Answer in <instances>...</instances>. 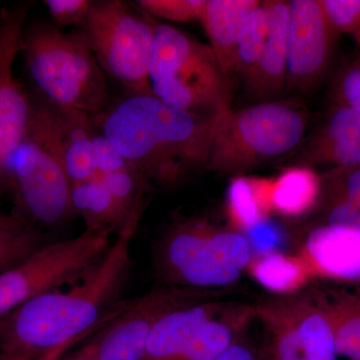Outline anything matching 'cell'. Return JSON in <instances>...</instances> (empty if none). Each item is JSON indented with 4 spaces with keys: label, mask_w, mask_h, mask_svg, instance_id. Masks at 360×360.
<instances>
[{
    "label": "cell",
    "mask_w": 360,
    "mask_h": 360,
    "mask_svg": "<svg viewBox=\"0 0 360 360\" xmlns=\"http://www.w3.org/2000/svg\"><path fill=\"white\" fill-rule=\"evenodd\" d=\"M148 203L134 210L105 255L77 283L0 317V352L39 360L63 343L97 333L120 311L127 302H113L129 274L132 240Z\"/></svg>",
    "instance_id": "cell-1"
},
{
    "label": "cell",
    "mask_w": 360,
    "mask_h": 360,
    "mask_svg": "<svg viewBox=\"0 0 360 360\" xmlns=\"http://www.w3.org/2000/svg\"><path fill=\"white\" fill-rule=\"evenodd\" d=\"M213 117L175 110L153 94H125L98 115L96 127L149 186H174L206 165Z\"/></svg>",
    "instance_id": "cell-2"
},
{
    "label": "cell",
    "mask_w": 360,
    "mask_h": 360,
    "mask_svg": "<svg viewBox=\"0 0 360 360\" xmlns=\"http://www.w3.org/2000/svg\"><path fill=\"white\" fill-rule=\"evenodd\" d=\"M20 52L33 92L46 103L96 115L112 101L106 75L79 33L34 21L25 25Z\"/></svg>",
    "instance_id": "cell-3"
},
{
    "label": "cell",
    "mask_w": 360,
    "mask_h": 360,
    "mask_svg": "<svg viewBox=\"0 0 360 360\" xmlns=\"http://www.w3.org/2000/svg\"><path fill=\"white\" fill-rule=\"evenodd\" d=\"M252 251L245 234L205 219H180L155 246V271L170 286L219 290L240 278Z\"/></svg>",
    "instance_id": "cell-4"
},
{
    "label": "cell",
    "mask_w": 360,
    "mask_h": 360,
    "mask_svg": "<svg viewBox=\"0 0 360 360\" xmlns=\"http://www.w3.org/2000/svg\"><path fill=\"white\" fill-rule=\"evenodd\" d=\"M153 96L175 110L213 117L231 110L229 77L212 49L167 25H156L149 59Z\"/></svg>",
    "instance_id": "cell-5"
},
{
    "label": "cell",
    "mask_w": 360,
    "mask_h": 360,
    "mask_svg": "<svg viewBox=\"0 0 360 360\" xmlns=\"http://www.w3.org/2000/svg\"><path fill=\"white\" fill-rule=\"evenodd\" d=\"M307 129V116L295 106L264 103L214 116L206 167L234 174L292 150Z\"/></svg>",
    "instance_id": "cell-6"
},
{
    "label": "cell",
    "mask_w": 360,
    "mask_h": 360,
    "mask_svg": "<svg viewBox=\"0 0 360 360\" xmlns=\"http://www.w3.org/2000/svg\"><path fill=\"white\" fill-rule=\"evenodd\" d=\"M30 127L11 163L15 212L44 227L63 224L73 214L71 184L46 111L32 92Z\"/></svg>",
    "instance_id": "cell-7"
},
{
    "label": "cell",
    "mask_w": 360,
    "mask_h": 360,
    "mask_svg": "<svg viewBox=\"0 0 360 360\" xmlns=\"http://www.w3.org/2000/svg\"><path fill=\"white\" fill-rule=\"evenodd\" d=\"M155 28L148 14L127 2L92 0L75 32L89 44L104 73L127 94H153L148 66Z\"/></svg>",
    "instance_id": "cell-8"
},
{
    "label": "cell",
    "mask_w": 360,
    "mask_h": 360,
    "mask_svg": "<svg viewBox=\"0 0 360 360\" xmlns=\"http://www.w3.org/2000/svg\"><path fill=\"white\" fill-rule=\"evenodd\" d=\"M111 233L85 229L52 241L22 264L0 274V317L37 296L77 283L110 248Z\"/></svg>",
    "instance_id": "cell-9"
},
{
    "label": "cell",
    "mask_w": 360,
    "mask_h": 360,
    "mask_svg": "<svg viewBox=\"0 0 360 360\" xmlns=\"http://www.w3.org/2000/svg\"><path fill=\"white\" fill-rule=\"evenodd\" d=\"M269 360H336L335 336L312 293L271 296L255 303Z\"/></svg>",
    "instance_id": "cell-10"
},
{
    "label": "cell",
    "mask_w": 360,
    "mask_h": 360,
    "mask_svg": "<svg viewBox=\"0 0 360 360\" xmlns=\"http://www.w3.org/2000/svg\"><path fill=\"white\" fill-rule=\"evenodd\" d=\"M219 291L170 285L149 291L125 302L80 352L90 360H141L149 335L165 315L212 300Z\"/></svg>",
    "instance_id": "cell-11"
},
{
    "label": "cell",
    "mask_w": 360,
    "mask_h": 360,
    "mask_svg": "<svg viewBox=\"0 0 360 360\" xmlns=\"http://www.w3.org/2000/svg\"><path fill=\"white\" fill-rule=\"evenodd\" d=\"M288 8L286 82L291 86L304 87L328 70L338 34L319 0H292Z\"/></svg>",
    "instance_id": "cell-12"
},
{
    "label": "cell",
    "mask_w": 360,
    "mask_h": 360,
    "mask_svg": "<svg viewBox=\"0 0 360 360\" xmlns=\"http://www.w3.org/2000/svg\"><path fill=\"white\" fill-rule=\"evenodd\" d=\"M298 255L314 278L342 283L360 293V233L322 224L309 232Z\"/></svg>",
    "instance_id": "cell-13"
},
{
    "label": "cell",
    "mask_w": 360,
    "mask_h": 360,
    "mask_svg": "<svg viewBox=\"0 0 360 360\" xmlns=\"http://www.w3.org/2000/svg\"><path fill=\"white\" fill-rule=\"evenodd\" d=\"M21 37L9 44L0 63V194L11 188V160L25 139L32 115V92L13 75Z\"/></svg>",
    "instance_id": "cell-14"
},
{
    "label": "cell",
    "mask_w": 360,
    "mask_h": 360,
    "mask_svg": "<svg viewBox=\"0 0 360 360\" xmlns=\"http://www.w3.org/2000/svg\"><path fill=\"white\" fill-rule=\"evenodd\" d=\"M39 99L46 111L71 186L94 179V144L98 130L92 115Z\"/></svg>",
    "instance_id": "cell-15"
},
{
    "label": "cell",
    "mask_w": 360,
    "mask_h": 360,
    "mask_svg": "<svg viewBox=\"0 0 360 360\" xmlns=\"http://www.w3.org/2000/svg\"><path fill=\"white\" fill-rule=\"evenodd\" d=\"M227 304L207 300L165 315L149 335L141 360H179L201 324L220 314Z\"/></svg>",
    "instance_id": "cell-16"
},
{
    "label": "cell",
    "mask_w": 360,
    "mask_h": 360,
    "mask_svg": "<svg viewBox=\"0 0 360 360\" xmlns=\"http://www.w3.org/2000/svg\"><path fill=\"white\" fill-rule=\"evenodd\" d=\"M259 4L255 0H205L201 9L198 21L227 77L236 71V46L243 23Z\"/></svg>",
    "instance_id": "cell-17"
},
{
    "label": "cell",
    "mask_w": 360,
    "mask_h": 360,
    "mask_svg": "<svg viewBox=\"0 0 360 360\" xmlns=\"http://www.w3.org/2000/svg\"><path fill=\"white\" fill-rule=\"evenodd\" d=\"M312 160L333 167L330 172L360 168V111L338 104L315 143Z\"/></svg>",
    "instance_id": "cell-18"
},
{
    "label": "cell",
    "mask_w": 360,
    "mask_h": 360,
    "mask_svg": "<svg viewBox=\"0 0 360 360\" xmlns=\"http://www.w3.org/2000/svg\"><path fill=\"white\" fill-rule=\"evenodd\" d=\"M129 213L148 201L150 186L98 131L94 144V176Z\"/></svg>",
    "instance_id": "cell-19"
},
{
    "label": "cell",
    "mask_w": 360,
    "mask_h": 360,
    "mask_svg": "<svg viewBox=\"0 0 360 360\" xmlns=\"http://www.w3.org/2000/svg\"><path fill=\"white\" fill-rule=\"evenodd\" d=\"M269 35L259 63L248 75V84L257 94L271 96L279 91L288 77V4L267 2Z\"/></svg>",
    "instance_id": "cell-20"
},
{
    "label": "cell",
    "mask_w": 360,
    "mask_h": 360,
    "mask_svg": "<svg viewBox=\"0 0 360 360\" xmlns=\"http://www.w3.org/2000/svg\"><path fill=\"white\" fill-rule=\"evenodd\" d=\"M312 295L330 323L338 356L360 360V293L328 288Z\"/></svg>",
    "instance_id": "cell-21"
},
{
    "label": "cell",
    "mask_w": 360,
    "mask_h": 360,
    "mask_svg": "<svg viewBox=\"0 0 360 360\" xmlns=\"http://www.w3.org/2000/svg\"><path fill=\"white\" fill-rule=\"evenodd\" d=\"M71 206L73 213L84 219L86 229L111 234L120 233L134 213L122 208L96 179L71 186Z\"/></svg>",
    "instance_id": "cell-22"
},
{
    "label": "cell",
    "mask_w": 360,
    "mask_h": 360,
    "mask_svg": "<svg viewBox=\"0 0 360 360\" xmlns=\"http://www.w3.org/2000/svg\"><path fill=\"white\" fill-rule=\"evenodd\" d=\"M246 271L255 283L277 296L300 293L314 279L300 255L283 251L253 257Z\"/></svg>",
    "instance_id": "cell-23"
},
{
    "label": "cell",
    "mask_w": 360,
    "mask_h": 360,
    "mask_svg": "<svg viewBox=\"0 0 360 360\" xmlns=\"http://www.w3.org/2000/svg\"><path fill=\"white\" fill-rule=\"evenodd\" d=\"M322 191V179L311 168H290L272 179V212L291 217L305 214L319 202Z\"/></svg>",
    "instance_id": "cell-24"
},
{
    "label": "cell",
    "mask_w": 360,
    "mask_h": 360,
    "mask_svg": "<svg viewBox=\"0 0 360 360\" xmlns=\"http://www.w3.org/2000/svg\"><path fill=\"white\" fill-rule=\"evenodd\" d=\"M52 241L20 213L0 212V274L22 264Z\"/></svg>",
    "instance_id": "cell-25"
},
{
    "label": "cell",
    "mask_w": 360,
    "mask_h": 360,
    "mask_svg": "<svg viewBox=\"0 0 360 360\" xmlns=\"http://www.w3.org/2000/svg\"><path fill=\"white\" fill-rule=\"evenodd\" d=\"M269 14L267 2L260 4L246 18L236 46V71L248 77L259 63L269 35Z\"/></svg>",
    "instance_id": "cell-26"
},
{
    "label": "cell",
    "mask_w": 360,
    "mask_h": 360,
    "mask_svg": "<svg viewBox=\"0 0 360 360\" xmlns=\"http://www.w3.org/2000/svg\"><path fill=\"white\" fill-rule=\"evenodd\" d=\"M226 203L232 226L241 233L269 217L258 198L252 179L238 176L232 179L227 191Z\"/></svg>",
    "instance_id": "cell-27"
},
{
    "label": "cell",
    "mask_w": 360,
    "mask_h": 360,
    "mask_svg": "<svg viewBox=\"0 0 360 360\" xmlns=\"http://www.w3.org/2000/svg\"><path fill=\"white\" fill-rule=\"evenodd\" d=\"M336 34L349 35L360 47V0H319Z\"/></svg>",
    "instance_id": "cell-28"
},
{
    "label": "cell",
    "mask_w": 360,
    "mask_h": 360,
    "mask_svg": "<svg viewBox=\"0 0 360 360\" xmlns=\"http://www.w3.org/2000/svg\"><path fill=\"white\" fill-rule=\"evenodd\" d=\"M205 0H139L136 6L143 13L174 22L198 20Z\"/></svg>",
    "instance_id": "cell-29"
},
{
    "label": "cell",
    "mask_w": 360,
    "mask_h": 360,
    "mask_svg": "<svg viewBox=\"0 0 360 360\" xmlns=\"http://www.w3.org/2000/svg\"><path fill=\"white\" fill-rule=\"evenodd\" d=\"M253 257L281 251L285 236L281 225L274 220L264 219L245 232Z\"/></svg>",
    "instance_id": "cell-30"
},
{
    "label": "cell",
    "mask_w": 360,
    "mask_h": 360,
    "mask_svg": "<svg viewBox=\"0 0 360 360\" xmlns=\"http://www.w3.org/2000/svg\"><path fill=\"white\" fill-rule=\"evenodd\" d=\"M33 4L34 1L21 2L0 11V63L9 44L22 35Z\"/></svg>",
    "instance_id": "cell-31"
},
{
    "label": "cell",
    "mask_w": 360,
    "mask_h": 360,
    "mask_svg": "<svg viewBox=\"0 0 360 360\" xmlns=\"http://www.w3.org/2000/svg\"><path fill=\"white\" fill-rule=\"evenodd\" d=\"M52 25L63 30L70 25L77 27L89 13L92 0H45Z\"/></svg>",
    "instance_id": "cell-32"
},
{
    "label": "cell",
    "mask_w": 360,
    "mask_h": 360,
    "mask_svg": "<svg viewBox=\"0 0 360 360\" xmlns=\"http://www.w3.org/2000/svg\"><path fill=\"white\" fill-rule=\"evenodd\" d=\"M324 225L360 233V205L345 198H329Z\"/></svg>",
    "instance_id": "cell-33"
},
{
    "label": "cell",
    "mask_w": 360,
    "mask_h": 360,
    "mask_svg": "<svg viewBox=\"0 0 360 360\" xmlns=\"http://www.w3.org/2000/svg\"><path fill=\"white\" fill-rule=\"evenodd\" d=\"M322 184L323 188L329 189V198H345L360 205V168L349 172H329Z\"/></svg>",
    "instance_id": "cell-34"
},
{
    "label": "cell",
    "mask_w": 360,
    "mask_h": 360,
    "mask_svg": "<svg viewBox=\"0 0 360 360\" xmlns=\"http://www.w3.org/2000/svg\"><path fill=\"white\" fill-rule=\"evenodd\" d=\"M338 104L360 111V61L341 73L338 84Z\"/></svg>",
    "instance_id": "cell-35"
},
{
    "label": "cell",
    "mask_w": 360,
    "mask_h": 360,
    "mask_svg": "<svg viewBox=\"0 0 360 360\" xmlns=\"http://www.w3.org/2000/svg\"><path fill=\"white\" fill-rule=\"evenodd\" d=\"M214 360H258L257 355L243 341V338H238L224 350Z\"/></svg>",
    "instance_id": "cell-36"
},
{
    "label": "cell",
    "mask_w": 360,
    "mask_h": 360,
    "mask_svg": "<svg viewBox=\"0 0 360 360\" xmlns=\"http://www.w3.org/2000/svg\"><path fill=\"white\" fill-rule=\"evenodd\" d=\"M86 338H77V340H73L68 341V342L63 343V345H59L58 347L54 348L51 352L42 356L39 360H60L61 356L72 347L73 345H77L79 341L85 340Z\"/></svg>",
    "instance_id": "cell-37"
},
{
    "label": "cell",
    "mask_w": 360,
    "mask_h": 360,
    "mask_svg": "<svg viewBox=\"0 0 360 360\" xmlns=\"http://www.w3.org/2000/svg\"><path fill=\"white\" fill-rule=\"evenodd\" d=\"M0 360H30L25 359V357L18 356V355H11L2 354L0 352Z\"/></svg>",
    "instance_id": "cell-38"
},
{
    "label": "cell",
    "mask_w": 360,
    "mask_h": 360,
    "mask_svg": "<svg viewBox=\"0 0 360 360\" xmlns=\"http://www.w3.org/2000/svg\"><path fill=\"white\" fill-rule=\"evenodd\" d=\"M68 360H90L89 359H87L86 356H85V355L82 354V352H77V354L75 355H73L72 357H71V359H68Z\"/></svg>",
    "instance_id": "cell-39"
}]
</instances>
